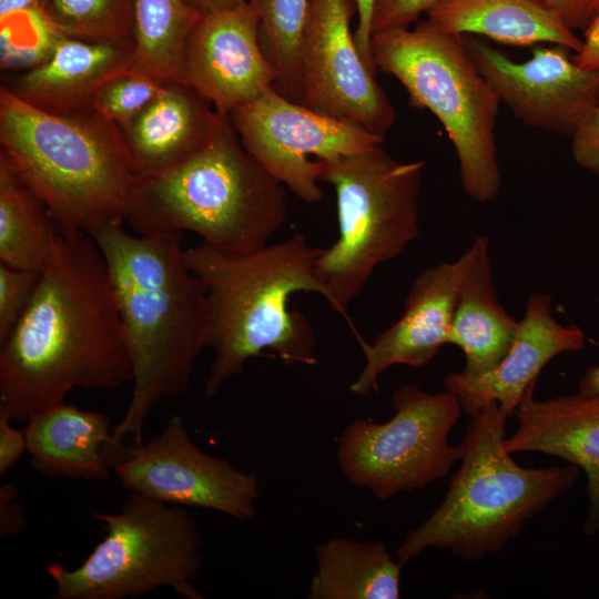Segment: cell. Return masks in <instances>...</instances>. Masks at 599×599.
I'll return each instance as SVG.
<instances>
[{
	"mask_svg": "<svg viewBox=\"0 0 599 599\" xmlns=\"http://www.w3.org/2000/svg\"><path fill=\"white\" fill-rule=\"evenodd\" d=\"M189 8L201 14H209L226 9H232L248 0H181Z\"/></svg>",
	"mask_w": 599,
	"mask_h": 599,
	"instance_id": "39",
	"label": "cell"
},
{
	"mask_svg": "<svg viewBox=\"0 0 599 599\" xmlns=\"http://www.w3.org/2000/svg\"><path fill=\"white\" fill-rule=\"evenodd\" d=\"M369 48L376 68L396 78L412 105L430 111L445 129L465 193L478 203L495 200L501 185L496 143L500 100L464 37L427 19L413 29L375 32Z\"/></svg>",
	"mask_w": 599,
	"mask_h": 599,
	"instance_id": "7",
	"label": "cell"
},
{
	"mask_svg": "<svg viewBox=\"0 0 599 599\" xmlns=\"http://www.w3.org/2000/svg\"><path fill=\"white\" fill-rule=\"evenodd\" d=\"M202 16L181 0H136L135 70L182 80L186 42Z\"/></svg>",
	"mask_w": 599,
	"mask_h": 599,
	"instance_id": "26",
	"label": "cell"
},
{
	"mask_svg": "<svg viewBox=\"0 0 599 599\" xmlns=\"http://www.w3.org/2000/svg\"><path fill=\"white\" fill-rule=\"evenodd\" d=\"M516 432L505 438L510 454L536 451L559 457L587 477L586 535L599 531V394L580 392L548 399L529 394L515 409Z\"/></svg>",
	"mask_w": 599,
	"mask_h": 599,
	"instance_id": "18",
	"label": "cell"
},
{
	"mask_svg": "<svg viewBox=\"0 0 599 599\" xmlns=\"http://www.w3.org/2000/svg\"><path fill=\"white\" fill-rule=\"evenodd\" d=\"M44 6L65 38L135 49L136 0H47Z\"/></svg>",
	"mask_w": 599,
	"mask_h": 599,
	"instance_id": "28",
	"label": "cell"
},
{
	"mask_svg": "<svg viewBox=\"0 0 599 599\" xmlns=\"http://www.w3.org/2000/svg\"><path fill=\"white\" fill-rule=\"evenodd\" d=\"M0 154L60 230L125 221L139 173L122 129L95 110L47 113L1 84Z\"/></svg>",
	"mask_w": 599,
	"mask_h": 599,
	"instance_id": "5",
	"label": "cell"
},
{
	"mask_svg": "<svg viewBox=\"0 0 599 599\" xmlns=\"http://www.w3.org/2000/svg\"><path fill=\"white\" fill-rule=\"evenodd\" d=\"M165 82L141 71H126L102 87L93 110L124 130L156 98Z\"/></svg>",
	"mask_w": 599,
	"mask_h": 599,
	"instance_id": "30",
	"label": "cell"
},
{
	"mask_svg": "<svg viewBox=\"0 0 599 599\" xmlns=\"http://www.w3.org/2000/svg\"><path fill=\"white\" fill-rule=\"evenodd\" d=\"M63 38L45 7L0 19L1 71L17 74L41 65Z\"/></svg>",
	"mask_w": 599,
	"mask_h": 599,
	"instance_id": "29",
	"label": "cell"
},
{
	"mask_svg": "<svg viewBox=\"0 0 599 599\" xmlns=\"http://www.w3.org/2000/svg\"><path fill=\"white\" fill-rule=\"evenodd\" d=\"M507 416L496 402L470 416L461 465L439 506L404 538L399 562L432 547L467 561L497 554L573 486L579 468L572 464L526 468L511 458L504 446Z\"/></svg>",
	"mask_w": 599,
	"mask_h": 599,
	"instance_id": "6",
	"label": "cell"
},
{
	"mask_svg": "<svg viewBox=\"0 0 599 599\" xmlns=\"http://www.w3.org/2000/svg\"><path fill=\"white\" fill-rule=\"evenodd\" d=\"M355 4L357 12V27L354 31L355 43L365 64L376 73L377 68L369 48L374 0H355Z\"/></svg>",
	"mask_w": 599,
	"mask_h": 599,
	"instance_id": "37",
	"label": "cell"
},
{
	"mask_svg": "<svg viewBox=\"0 0 599 599\" xmlns=\"http://www.w3.org/2000/svg\"><path fill=\"white\" fill-rule=\"evenodd\" d=\"M500 103L529 128L571 136L599 103V70L579 67L569 50L536 47L514 61L477 35H463Z\"/></svg>",
	"mask_w": 599,
	"mask_h": 599,
	"instance_id": "14",
	"label": "cell"
},
{
	"mask_svg": "<svg viewBox=\"0 0 599 599\" xmlns=\"http://www.w3.org/2000/svg\"><path fill=\"white\" fill-rule=\"evenodd\" d=\"M87 233L105 258L133 365L132 396L112 437L140 444L153 407L190 387L206 348V288L186 262L183 232L134 235L106 221Z\"/></svg>",
	"mask_w": 599,
	"mask_h": 599,
	"instance_id": "2",
	"label": "cell"
},
{
	"mask_svg": "<svg viewBox=\"0 0 599 599\" xmlns=\"http://www.w3.org/2000/svg\"><path fill=\"white\" fill-rule=\"evenodd\" d=\"M570 152L579 166L599 176V103L571 135Z\"/></svg>",
	"mask_w": 599,
	"mask_h": 599,
	"instance_id": "33",
	"label": "cell"
},
{
	"mask_svg": "<svg viewBox=\"0 0 599 599\" xmlns=\"http://www.w3.org/2000/svg\"><path fill=\"white\" fill-rule=\"evenodd\" d=\"M222 115L189 84L166 81L122 130L139 175L170 169L201 150Z\"/></svg>",
	"mask_w": 599,
	"mask_h": 599,
	"instance_id": "20",
	"label": "cell"
},
{
	"mask_svg": "<svg viewBox=\"0 0 599 599\" xmlns=\"http://www.w3.org/2000/svg\"><path fill=\"white\" fill-rule=\"evenodd\" d=\"M43 0H0V19L44 8Z\"/></svg>",
	"mask_w": 599,
	"mask_h": 599,
	"instance_id": "40",
	"label": "cell"
},
{
	"mask_svg": "<svg viewBox=\"0 0 599 599\" xmlns=\"http://www.w3.org/2000/svg\"><path fill=\"white\" fill-rule=\"evenodd\" d=\"M132 379L105 258L88 233L58 227L35 291L0 344V413L27 423L73 388L112 390Z\"/></svg>",
	"mask_w": 599,
	"mask_h": 599,
	"instance_id": "1",
	"label": "cell"
},
{
	"mask_svg": "<svg viewBox=\"0 0 599 599\" xmlns=\"http://www.w3.org/2000/svg\"><path fill=\"white\" fill-rule=\"evenodd\" d=\"M110 446L112 470L123 489L181 507L211 509L246 520L260 497L255 474L202 450L183 418L172 416L149 441Z\"/></svg>",
	"mask_w": 599,
	"mask_h": 599,
	"instance_id": "11",
	"label": "cell"
},
{
	"mask_svg": "<svg viewBox=\"0 0 599 599\" xmlns=\"http://www.w3.org/2000/svg\"><path fill=\"white\" fill-rule=\"evenodd\" d=\"M260 16L245 3L203 14L185 47V80L216 111L230 114L273 88L258 40Z\"/></svg>",
	"mask_w": 599,
	"mask_h": 599,
	"instance_id": "15",
	"label": "cell"
},
{
	"mask_svg": "<svg viewBox=\"0 0 599 599\" xmlns=\"http://www.w3.org/2000/svg\"><path fill=\"white\" fill-rule=\"evenodd\" d=\"M45 1H47V0H43L44 4H45Z\"/></svg>",
	"mask_w": 599,
	"mask_h": 599,
	"instance_id": "42",
	"label": "cell"
},
{
	"mask_svg": "<svg viewBox=\"0 0 599 599\" xmlns=\"http://www.w3.org/2000/svg\"><path fill=\"white\" fill-rule=\"evenodd\" d=\"M426 16L453 34L519 47L550 43L575 53L582 48V38L538 0H441Z\"/></svg>",
	"mask_w": 599,
	"mask_h": 599,
	"instance_id": "23",
	"label": "cell"
},
{
	"mask_svg": "<svg viewBox=\"0 0 599 599\" xmlns=\"http://www.w3.org/2000/svg\"><path fill=\"white\" fill-rule=\"evenodd\" d=\"M229 115L244 148L306 203L323 199L322 163L384 142L356 125L291 101L273 88Z\"/></svg>",
	"mask_w": 599,
	"mask_h": 599,
	"instance_id": "12",
	"label": "cell"
},
{
	"mask_svg": "<svg viewBox=\"0 0 599 599\" xmlns=\"http://www.w3.org/2000/svg\"><path fill=\"white\" fill-rule=\"evenodd\" d=\"M322 166V182L336 193L338 237L322 248L316 270L325 301L346 316L374 271L418 236L425 162L398 161L380 144Z\"/></svg>",
	"mask_w": 599,
	"mask_h": 599,
	"instance_id": "8",
	"label": "cell"
},
{
	"mask_svg": "<svg viewBox=\"0 0 599 599\" xmlns=\"http://www.w3.org/2000/svg\"><path fill=\"white\" fill-rule=\"evenodd\" d=\"M573 60L581 68L599 70V13L583 31L582 48Z\"/></svg>",
	"mask_w": 599,
	"mask_h": 599,
	"instance_id": "38",
	"label": "cell"
},
{
	"mask_svg": "<svg viewBox=\"0 0 599 599\" xmlns=\"http://www.w3.org/2000/svg\"><path fill=\"white\" fill-rule=\"evenodd\" d=\"M260 16L258 40L275 74L273 89L302 101V43L309 0H248Z\"/></svg>",
	"mask_w": 599,
	"mask_h": 599,
	"instance_id": "27",
	"label": "cell"
},
{
	"mask_svg": "<svg viewBox=\"0 0 599 599\" xmlns=\"http://www.w3.org/2000/svg\"><path fill=\"white\" fill-rule=\"evenodd\" d=\"M439 1L441 0H374L372 34L384 30L409 28Z\"/></svg>",
	"mask_w": 599,
	"mask_h": 599,
	"instance_id": "32",
	"label": "cell"
},
{
	"mask_svg": "<svg viewBox=\"0 0 599 599\" xmlns=\"http://www.w3.org/2000/svg\"><path fill=\"white\" fill-rule=\"evenodd\" d=\"M285 186L243 145L229 114L181 163L139 175L125 221L138 234L193 232L231 254L257 251L283 226Z\"/></svg>",
	"mask_w": 599,
	"mask_h": 599,
	"instance_id": "4",
	"label": "cell"
},
{
	"mask_svg": "<svg viewBox=\"0 0 599 599\" xmlns=\"http://www.w3.org/2000/svg\"><path fill=\"white\" fill-rule=\"evenodd\" d=\"M390 400L395 413L389 420H352L336 451L345 478L378 499L426 487L463 456L461 443H448L463 410L453 393L432 394L407 384L395 389Z\"/></svg>",
	"mask_w": 599,
	"mask_h": 599,
	"instance_id": "10",
	"label": "cell"
},
{
	"mask_svg": "<svg viewBox=\"0 0 599 599\" xmlns=\"http://www.w3.org/2000/svg\"><path fill=\"white\" fill-rule=\"evenodd\" d=\"M578 392L587 395L599 394V362L586 370L585 375L578 383Z\"/></svg>",
	"mask_w": 599,
	"mask_h": 599,
	"instance_id": "41",
	"label": "cell"
},
{
	"mask_svg": "<svg viewBox=\"0 0 599 599\" xmlns=\"http://www.w3.org/2000/svg\"><path fill=\"white\" fill-rule=\"evenodd\" d=\"M355 0H309L302 43L306 108L385 140L395 109L356 47Z\"/></svg>",
	"mask_w": 599,
	"mask_h": 599,
	"instance_id": "13",
	"label": "cell"
},
{
	"mask_svg": "<svg viewBox=\"0 0 599 599\" xmlns=\"http://www.w3.org/2000/svg\"><path fill=\"white\" fill-rule=\"evenodd\" d=\"M40 273L0 263V344L10 335L38 285Z\"/></svg>",
	"mask_w": 599,
	"mask_h": 599,
	"instance_id": "31",
	"label": "cell"
},
{
	"mask_svg": "<svg viewBox=\"0 0 599 599\" xmlns=\"http://www.w3.org/2000/svg\"><path fill=\"white\" fill-rule=\"evenodd\" d=\"M552 11L572 31H585L599 13V0H538Z\"/></svg>",
	"mask_w": 599,
	"mask_h": 599,
	"instance_id": "34",
	"label": "cell"
},
{
	"mask_svg": "<svg viewBox=\"0 0 599 599\" xmlns=\"http://www.w3.org/2000/svg\"><path fill=\"white\" fill-rule=\"evenodd\" d=\"M19 489L6 483L0 487V536H16L27 526L22 506L18 500Z\"/></svg>",
	"mask_w": 599,
	"mask_h": 599,
	"instance_id": "36",
	"label": "cell"
},
{
	"mask_svg": "<svg viewBox=\"0 0 599 599\" xmlns=\"http://www.w3.org/2000/svg\"><path fill=\"white\" fill-rule=\"evenodd\" d=\"M57 230L44 202L0 154V263L41 274Z\"/></svg>",
	"mask_w": 599,
	"mask_h": 599,
	"instance_id": "25",
	"label": "cell"
},
{
	"mask_svg": "<svg viewBox=\"0 0 599 599\" xmlns=\"http://www.w3.org/2000/svg\"><path fill=\"white\" fill-rule=\"evenodd\" d=\"M112 429L101 412L67 402L50 407L23 428L30 466L51 478L104 481L112 471L108 446L118 444Z\"/></svg>",
	"mask_w": 599,
	"mask_h": 599,
	"instance_id": "21",
	"label": "cell"
},
{
	"mask_svg": "<svg viewBox=\"0 0 599 599\" xmlns=\"http://www.w3.org/2000/svg\"><path fill=\"white\" fill-rule=\"evenodd\" d=\"M12 419L0 413V476L13 468L27 453V439L23 429L11 425Z\"/></svg>",
	"mask_w": 599,
	"mask_h": 599,
	"instance_id": "35",
	"label": "cell"
},
{
	"mask_svg": "<svg viewBox=\"0 0 599 599\" xmlns=\"http://www.w3.org/2000/svg\"><path fill=\"white\" fill-rule=\"evenodd\" d=\"M490 245L478 236L464 252L465 268L446 344L459 347L466 358L463 374L494 369L508 353L519 322L499 304L493 281Z\"/></svg>",
	"mask_w": 599,
	"mask_h": 599,
	"instance_id": "22",
	"label": "cell"
},
{
	"mask_svg": "<svg viewBox=\"0 0 599 599\" xmlns=\"http://www.w3.org/2000/svg\"><path fill=\"white\" fill-rule=\"evenodd\" d=\"M552 298L547 293L530 294L517 335L505 357L490 372L469 376L461 372L447 375L445 389L453 393L469 416L496 402L509 414L525 397L534 394L541 369L554 357L578 352L586 338L578 326H564L551 313Z\"/></svg>",
	"mask_w": 599,
	"mask_h": 599,
	"instance_id": "17",
	"label": "cell"
},
{
	"mask_svg": "<svg viewBox=\"0 0 599 599\" xmlns=\"http://www.w3.org/2000/svg\"><path fill=\"white\" fill-rule=\"evenodd\" d=\"M322 248L296 234L245 254L225 253L204 242L185 250L190 268L207 293L206 348L213 358L206 396L215 395L265 351L286 365L317 363L316 334L290 302L301 292L326 300L316 270Z\"/></svg>",
	"mask_w": 599,
	"mask_h": 599,
	"instance_id": "3",
	"label": "cell"
},
{
	"mask_svg": "<svg viewBox=\"0 0 599 599\" xmlns=\"http://www.w3.org/2000/svg\"><path fill=\"white\" fill-rule=\"evenodd\" d=\"M106 536L77 568L47 566L53 599H125L167 587L183 599H203L194 587L202 536L184 507L129 493L119 512L94 511Z\"/></svg>",
	"mask_w": 599,
	"mask_h": 599,
	"instance_id": "9",
	"label": "cell"
},
{
	"mask_svg": "<svg viewBox=\"0 0 599 599\" xmlns=\"http://www.w3.org/2000/svg\"><path fill=\"white\" fill-rule=\"evenodd\" d=\"M465 263L463 253L455 262L439 263L424 271L405 298L400 318L370 343L359 339L365 365L349 386L353 394L368 395L389 367H420L446 345Z\"/></svg>",
	"mask_w": 599,
	"mask_h": 599,
	"instance_id": "16",
	"label": "cell"
},
{
	"mask_svg": "<svg viewBox=\"0 0 599 599\" xmlns=\"http://www.w3.org/2000/svg\"><path fill=\"white\" fill-rule=\"evenodd\" d=\"M131 70L134 49L64 37L44 63L2 85L43 112L74 115L92 111L102 87Z\"/></svg>",
	"mask_w": 599,
	"mask_h": 599,
	"instance_id": "19",
	"label": "cell"
},
{
	"mask_svg": "<svg viewBox=\"0 0 599 599\" xmlns=\"http://www.w3.org/2000/svg\"><path fill=\"white\" fill-rule=\"evenodd\" d=\"M308 599H397L404 564L382 541L331 538L315 551Z\"/></svg>",
	"mask_w": 599,
	"mask_h": 599,
	"instance_id": "24",
	"label": "cell"
}]
</instances>
